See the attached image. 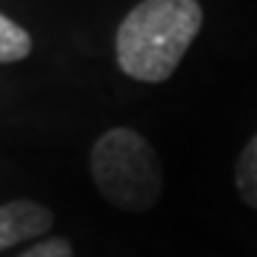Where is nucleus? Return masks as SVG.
Instances as JSON below:
<instances>
[{
  "instance_id": "obj_1",
  "label": "nucleus",
  "mask_w": 257,
  "mask_h": 257,
  "mask_svg": "<svg viewBox=\"0 0 257 257\" xmlns=\"http://www.w3.org/2000/svg\"><path fill=\"white\" fill-rule=\"evenodd\" d=\"M203 26L197 0H143L117 29L120 69L143 83L169 80Z\"/></svg>"
},
{
  "instance_id": "obj_2",
  "label": "nucleus",
  "mask_w": 257,
  "mask_h": 257,
  "mask_svg": "<svg viewBox=\"0 0 257 257\" xmlns=\"http://www.w3.org/2000/svg\"><path fill=\"white\" fill-rule=\"evenodd\" d=\"M89 169L97 192L120 211H146L160 200V157L135 128L117 126L103 132L92 146Z\"/></svg>"
},
{
  "instance_id": "obj_3",
  "label": "nucleus",
  "mask_w": 257,
  "mask_h": 257,
  "mask_svg": "<svg viewBox=\"0 0 257 257\" xmlns=\"http://www.w3.org/2000/svg\"><path fill=\"white\" fill-rule=\"evenodd\" d=\"M55 223L49 206L37 200H9L0 203V251L26 240L43 237Z\"/></svg>"
},
{
  "instance_id": "obj_4",
  "label": "nucleus",
  "mask_w": 257,
  "mask_h": 257,
  "mask_svg": "<svg viewBox=\"0 0 257 257\" xmlns=\"http://www.w3.org/2000/svg\"><path fill=\"white\" fill-rule=\"evenodd\" d=\"M234 186L246 206L257 209V135L248 140L234 166Z\"/></svg>"
},
{
  "instance_id": "obj_5",
  "label": "nucleus",
  "mask_w": 257,
  "mask_h": 257,
  "mask_svg": "<svg viewBox=\"0 0 257 257\" xmlns=\"http://www.w3.org/2000/svg\"><path fill=\"white\" fill-rule=\"evenodd\" d=\"M32 52V37L23 26L0 15V63H18Z\"/></svg>"
},
{
  "instance_id": "obj_6",
  "label": "nucleus",
  "mask_w": 257,
  "mask_h": 257,
  "mask_svg": "<svg viewBox=\"0 0 257 257\" xmlns=\"http://www.w3.org/2000/svg\"><path fill=\"white\" fill-rule=\"evenodd\" d=\"M18 257H74V251L66 237H46V240H37L35 246H29Z\"/></svg>"
}]
</instances>
